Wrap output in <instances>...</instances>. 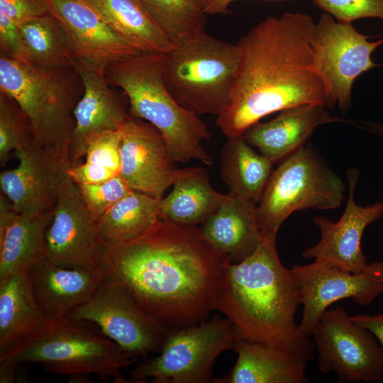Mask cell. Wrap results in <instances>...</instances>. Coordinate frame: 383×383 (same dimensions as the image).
<instances>
[{
    "mask_svg": "<svg viewBox=\"0 0 383 383\" xmlns=\"http://www.w3.org/2000/svg\"><path fill=\"white\" fill-rule=\"evenodd\" d=\"M227 258L201 228L163 218L130 241L103 243L100 266L167 328L195 326L215 311Z\"/></svg>",
    "mask_w": 383,
    "mask_h": 383,
    "instance_id": "obj_1",
    "label": "cell"
},
{
    "mask_svg": "<svg viewBox=\"0 0 383 383\" xmlns=\"http://www.w3.org/2000/svg\"><path fill=\"white\" fill-rule=\"evenodd\" d=\"M240 65L229 101L216 123L241 136L274 112L301 104L333 107L316 59V23L306 13L268 16L236 43Z\"/></svg>",
    "mask_w": 383,
    "mask_h": 383,
    "instance_id": "obj_2",
    "label": "cell"
},
{
    "mask_svg": "<svg viewBox=\"0 0 383 383\" xmlns=\"http://www.w3.org/2000/svg\"><path fill=\"white\" fill-rule=\"evenodd\" d=\"M300 304L296 279L279 257L277 235H264L243 261H225L215 311L231 321L239 338L313 360L314 343L295 321Z\"/></svg>",
    "mask_w": 383,
    "mask_h": 383,
    "instance_id": "obj_3",
    "label": "cell"
},
{
    "mask_svg": "<svg viewBox=\"0 0 383 383\" xmlns=\"http://www.w3.org/2000/svg\"><path fill=\"white\" fill-rule=\"evenodd\" d=\"M163 54H140L115 62L107 67L106 79L127 95L131 116L146 121L160 132L175 162L197 160L211 165L201 144L211 140V133L199 116L182 106L165 87Z\"/></svg>",
    "mask_w": 383,
    "mask_h": 383,
    "instance_id": "obj_4",
    "label": "cell"
},
{
    "mask_svg": "<svg viewBox=\"0 0 383 383\" xmlns=\"http://www.w3.org/2000/svg\"><path fill=\"white\" fill-rule=\"evenodd\" d=\"M0 91L26 115L36 141L68 167L73 111L84 91L74 67L45 68L0 55Z\"/></svg>",
    "mask_w": 383,
    "mask_h": 383,
    "instance_id": "obj_5",
    "label": "cell"
},
{
    "mask_svg": "<svg viewBox=\"0 0 383 383\" xmlns=\"http://www.w3.org/2000/svg\"><path fill=\"white\" fill-rule=\"evenodd\" d=\"M93 325L68 317L48 320L41 329L0 358V362L36 363L48 372L72 379L83 380L94 374L104 381L130 382L121 370L137 357Z\"/></svg>",
    "mask_w": 383,
    "mask_h": 383,
    "instance_id": "obj_6",
    "label": "cell"
},
{
    "mask_svg": "<svg viewBox=\"0 0 383 383\" xmlns=\"http://www.w3.org/2000/svg\"><path fill=\"white\" fill-rule=\"evenodd\" d=\"M240 55L237 44L205 30L180 35L163 54L165 87L184 109L198 115L218 116L228 104Z\"/></svg>",
    "mask_w": 383,
    "mask_h": 383,
    "instance_id": "obj_7",
    "label": "cell"
},
{
    "mask_svg": "<svg viewBox=\"0 0 383 383\" xmlns=\"http://www.w3.org/2000/svg\"><path fill=\"white\" fill-rule=\"evenodd\" d=\"M345 184L315 149L304 145L273 170L257 206L262 235H277L294 211L335 209L344 200Z\"/></svg>",
    "mask_w": 383,
    "mask_h": 383,
    "instance_id": "obj_8",
    "label": "cell"
},
{
    "mask_svg": "<svg viewBox=\"0 0 383 383\" xmlns=\"http://www.w3.org/2000/svg\"><path fill=\"white\" fill-rule=\"evenodd\" d=\"M158 355L139 362L131 371L132 382H213L217 357L233 348L238 337L231 321L218 313L202 323L170 328Z\"/></svg>",
    "mask_w": 383,
    "mask_h": 383,
    "instance_id": "obj_9",
    "label": "cell"
},
{
    "mask_svg": "<svg viewBox=\"0 0 383 383\" xmlns=\"http://www.w3.org/2000/svg\"><path fill=\"white\" fill-rule=\"evenodd\" d=\"M312 336L321 372L335 373L340 383L382 381L383 355L377 339L353 321L344 308L327 309Z\"/></svg>",
    "mask_w": 383,
    "mask_h": 383,
    "instance_id": "obj_10",
    "label": "cell"
},
{
    "mask_svg": "<svg viewBox=\"0 0 383 383\" xmlns=\"http://www.w3.org/2000/svg\"><path fill=\"white\" fill-rule=\"evenodd\" d=\"M67 317L94 323L136 357L159 352L167 331L145 312L123 286L106 277L91 298Z\"/></svg>",
    "mask_w": 383,
    "mask_h": 383,
    "instance_id": "obj_11",
    "label": "cell"
},
{
    "mask_svg": "<svg viewBox=\"0 0 383 383\" xmlns=\"http://www.w3.org/2000/svg\"><path fill=\"white\" fill-rule=\"evenodd\" d=\"M291 270L299 286L303 314L300 331L311 336L324 312L333 303L352 299L366 306L383 294V262L368 264L359 272L314 260L294 265Z\"/></svg>",
    "mask_w": 383,
    "mask_h": 383,
    "instance_id": "obj_12",
    "label": "cell"
},
{
    "mask_svg": "<svg viewBox=\"0 0 383 383\" xmlns=\"http://www.w3.org/2000/svg\"><path fill=\"white\" fill-rule=\"evenodd\" d=\"M352 23L338 21L328 13L316 23V50L318 67L324 77L332 101L345 113L351 106L352 88L363 72L379 65L371 57L383 38L369 41Z\"/></svg>",
    "mask_w": 383,
    "mask_h": 383,
    "instance_id": "obj_13",
    "label": "cell"
},
{
    "mask_svg": "<svg viewBox=\"0 0 383 383\" xmlns=\"http://www.w3.org/2000/svg\"><path fill=\"white\" fill-rule=\"evenodd\" d=\"M47 259L69 267L100 266L104 242L78 185L66 172L62 179L46 232Z\"/></svg>",
    "mask_w": 383,
    "mask_h": 383,
    "instance_id": "obj_14",
    "label": "cell"
},
{
    "mask_svg": "<svg viewBox=\"0 0 383 383\" xmlns=\"http://www.w3.org/2000/svg\"><path fill=\"white\" fill-rule=\"evenodd\" d=\"M48 11L61 23L74 61L105 75L111 64L141 54L126 43L88 0H45Z\"/></svg>",
    "mask_w": 383,
    "mask_h": 383,
    "instance_id": "obj_15",
    "label": "cell"
},
{
    "mask_svg": "<svg viewBox=\"0 0 383 383\" xmlns=\"http://www.w3.org/2000/svg\"><path fill=\"white\" fill-rule=\"evenodd\" d=\"M120 131L119 176L133 191L160 200L179 172L165 138L152 124L132 116Z\"/></svg>",
    "mask_w": 383,
    "mask_h": 383,
    "instance_id": "obj_16",
    "label": "cell"
},
{
    "mask_svg": "<svg viewBox=\"0 0 383 383\" xmlns=\"http://www.w3.org/2000/svg\"><path fill=\"white\" fill-rule=\"evenodd\" d=\"M359 175L356 168L347 171L348 199L339 221L333 222L323 216L313 219L320 230L321 238L315 245L304 250L303 257L313 258L352 272L367 268V258L362 252L361 240L365 228L383 216V202L365 206L355 203L354 194Z\"/></svg>",
    "mask_w": 383,
    "mask_h": 383,
    "instance_id": "obj_17",
    "label": "cell"
},
{
    "mask_svg": "<svg viewBox=\"0 0 383 383\" xmlns=\"http://www.w3.org/2000/svg\"><path fill=\"white\" fill-rule=\"evenodd\" d=\"M14 154L18 165L1 172V192L19 213L52 211L66 165L35 139Z\"/></svg>",
    "mask_w": 383,
    "mask_h": 383,
    "instance_id": "obj_18",
    "label": "cell"
},
{
    "mask_svg": "<svg viewBox=\"0 0 383 383\" xmlns=\"http://www.w3.org/2000/svg\"><path fill=\"white\" fill-rule=\"evenodd\" d=\"M84 91L74 111V128L70 146L68 167L79 163L89 143L96 135L118 131L130 118L124 106L110 89L105 75L73 61Z\"/></svg>",
    "mask_w": 383,
    "mask_h": 383,
    "instance_id": "obj_19",
    "label": "cell"
},
{
    "mask_svg": "<svg viewBox=\"0 0 383 383\" xmlns=\"http://www.w3.org/2000/svg\"><path fill=\"white\" fill-rule=\"evenodd\" d=\"M29 276L35 296L48 320L67 317L91 298L106 277L101 266L69 267L48 259L34 266Z\"/></svg>",
    "mask_w": 383,
    "mask_h": 383,
    "instance_id": "obj_20",
    "label": "cell"
},
{
    "mask_svg": "<svg viewBox=\"0 0 383 383\" xmlns=\"http://www.w3.org/2000/svg\"><path fill=\"white\" fill-rule=\"evenodd\" d=\"M279 112L267 122L252 125L241 135L274 164L305 145L318 126L346 122V119L331 116L326 106L319 104H301Z\"/></svg>",
    "mask_w": 383,
    "mask_h": 383,
    "instance_id": "obj_21",
    "label": "cell"
},
{
    "mask_svg": "<svg viewBox=\"0 0 383 383\" xmlns=\"http://www.w3.org/2000/svg\"><path fill=\"white\" fill-rule=\"evenodd\" d=\"M200 228L207 240L231 263L252 255L263 238L256 203L231 193L226 194Z\"/></svg>",
    "mask_w": 383,
    "mask_h": 383,
    "instance_id": "obj_22",
    "label": "cell"
},
{
    "mask_svg": "<svg viewBox=\"0 0 383 383\" xmlns=\"http://www.w3.org/2000/svg\"><path fill=\"white\" fill-rule=\"evenodd\" d=\"M238 360L214 383H306V360L278 348L238 338Z\"/></svg>",
    "mask_w": 383,
    "mask_h": 383,
    "instance_id": "obj_23",
    "label": "cell"
},
{
    "mask_svg": "<svg viewBox=\"0 0 383 383\" xmlns=\"http://www.w3.org/2000/svg\"><path fill=\"white\" fill-rule=\"evenodd\" d=\"M47 321L35 296L29 272L0 283V358L41 329Z\"/></svg>",
    "mask_w": 383,
    "mask_h": 383,
    "instance_id": "obj_24",
    "label": "cell"
},
{
    "mask_svg": "<svg viewBox=\"0 0 383 383\" xmlns=\"http://www.w3.org/2000/svg\"><path fill=\"white\" fill-rule=\"evenodd\" d=\"M52 214L18 213L0 233V283L47 259L46 232Z\"/></svg>",
    "mask_w": 383,
    "mask_h": 383,
    "instance_id": "obj_25",
    "label": "cell"
},
{
    "mask_svg": "<svg viewBox=\"0 0 383 383\" xmlns=\"http://www.w3.org/2000/svg\"><path fill=\"white\" fill-rule=\"evenodd\" d=\"M172 186V192L160 201V218L182 225L202 224L226 196L213 189L201 167L179 170Z\"/></svg>",
    "mask_w": 383,
    "mask_h": 383,
    "instance_id": "obj_26",
    "label": "cell"
},
{
    "mask_svg": "<svg viewBox=\"0 0 383 383\" xmlns=\"http://www.w3.org/2000/svg\"><path fill=\"white\" fill-rule=\"evenodd\" d=\"M113 30L141 54L166 53L172 43L138 0H88Z\"/></svg>",
    "mask_w": 383,
    "mask_h": 383,
    "instance_id": "obj_27",
    "label": "cell"
},
{
    "mask_svg": "<svg viewBox=\"0 0 383 383\" xmlns=\"http://www.w3.org/2000/svg\"><path fill=\"white\" fill-rule=\"evenodd\" d=\"M274 163L242 136L228 138L220 154V172L228 193L259 202Z\"/></svg>",
    "mask_w": 383,
    "mask_h": 383,
    "instance_id": "obj_28",
    "label": "cell"
},
{
    "mask_svg": "<svg viewBox=\"0 0 383 383\" xmlns=\"http://www.w3.org/2000/svg\"><path fill=\"white\" fill-rule=\"evenodd\" d=\"M160 201L142 192L131 191L97 220L102 241L119 243L140 236L160 218Z\"/></svg>",
    "mask_w": 383,
    "mask_h": 383,
    "instance_id": "obj_29",
    "label": "cell"
},
{
    "mask_svg": "<svg viewBox=\"0 0 383 383\" xmlns=\"http://www.w3.org/2000/svg\"><path fill=\"white\" fill-rule=\"evenodd\" d=\"M20 28L29 62L45 68L72 65L74 56L67 33L50 12L23 22Z\"/></svg>",
    "mask_w": 383,
    "mask_h": 383,
    "instance_id": "obj_30",
    "label": "cell"
},
{
    "mask_svg": "<svg viewBox=\"0 0 383 383\" xmlns=\"http://www.w3.org/2000/svg\"><path fill=\"white\" fill-rule=\"evenodd\" d=\"M172 43L182 35L204 30L206 13L192 0H138Z\"/></svg>",
    "mask_w": 383,
    "mask_h": 383,
    "instance_id": "obj_31",
    "label": "cell"
},
{
    "mask_svg": "<svg viewBox=\"0 0 383 383\" xmlns=\"http://www.w3.org/2000/svg\"><path fill=\"white\" fill-rule=\"evenodd\" d=\"M26 115L16 101L0 91V163L4 166L10 153L35 140Z\"/></svg>",
    "mask_w": 383,
    "mask_h": 383,
    "instance_id": "obj_32",
    "label": "cell"
},
{
    "mask_svg": "<svg viewBox=\"0 0 383 383\" xmlns=\"http://www.w3.org/2000/svg\"><path fill=\"white\" fill-rule=\"evenodd\" d=\"M78 187L89 211L96 221L113 204L133 191L119 175L101 183Z\"/></svg>",
    "mask_w": 383,
    "mask_h": 383,
    "instance_id": "obj_33",
    "label": "cell"
},
{
    "mask_svg": "<svg viewBox=\"0 0 383 383\" xmlns=\"http://www.w3.org/2000/svg\"><path fill=\"white\" fill-rule=\"evenodd\" d=\"M338 21L352 23L365 18L383 20V0H312Z\"/></svg>",
    "mask_w": 383,
    "mask_h": 383,
    "instance_id": "obj_34",
    "label": "cell"
},
{
    "mask_svg": "<svg viewBox=\"0 0 383 383\" xmlns=\"http://www.w3.org/2000/svg\"><path fill=\"white\" fill-rule=\"evenodd\" d=\"M120 130L104 132L88 144L85 162L108 167L118 174L121 166Z\"/></svg>",
    "mask_w": 383,
    "mask_h": 383,
    "instance_id": "obj_35",
    "label": "cell"
},
{
    "mask_svg": "<svg viewBox=\"0 0 383 383\" xmlns=\"http://www.w3.org/2000/svg\"><path fill=\"white\" fill-rule=\"evenodd\" d=\"M0 55L23 62H29L20 26L0 16Z\"/></svg>",
    "mask_w": 383,
    "mask_h": 383,
    "instance_id": "obj_36",
    "label": "cell"
},
{
    "mask_svg": "<svg viewBox=\"0 0 383 383\" xmlns=\"http://www.w3.org/2000/svg\"><path fill=\"white\" fill-rule=\"evenodd\" d=\"M49 13L45 0H0V16L19 26L25 21Z\"/></svg>",
    "mask_w": 383,
    "mask_h": 383,
    "instance_id": "obj_37",
    "label": "cell"
},
{
    "mask_svg": "<svg viewBox=\"0 0 383 383\" xmlns=\"http://www.w3.org/2000/svg\"><path fill=\"white\" fill-rule=\"evenodd\" d=\"M65 170L77 185L98 184L119 175L111 169L87 162L67 167Z\"/></svg>",
    "mask_w": 383,
    "mask_h": 383,
    "instance_id": "obj_38",
    "label": "cell"
},
{
    "mask_svg": "<svg viewBox=\"0 0 383 383\" xmlns=\"http://www.w3.org/2000/svg\"><path fill=\"white\" fill-rule=\"evenodd\" d=\"M355 323L371 331L377 339L383 355V312L375 315L356 314L350 316Z\"/></svg>",
    "mask_w": 383,
    "mask_h": 383,
    "instance_id": "obj_39",
    "label": "cell"
},
{
    "mask_svg": "<svg viewBox=\"0 0 383 383\" xmlns=\"http://www.w3.org/2000/svg\"><path fill=\"white\" fill-rule=\"evenodd\" d=\"M238 0H211L203 8L206 14H226L229 12L228 6ZM269 1H286V0H269Z\"/></svg>",
    "mask_w": 383,
    "mask_h": 383,
    "instance_id": "obj_40",
    "label": "cell"
},
{
    "mask_svg": "<svg viewBox=\"0 0 383 383\" xmlns=\"http://www.w3.org/2000/svg\"><path fill=\"white\" fill-rule=\"evenodd\" d=\"M351 124L371 134L383 137V124L377 122L353 120Z\"/></svg>",
    "mask_w": 383,
    "mask_h": 383,
    "instance_id": "obj_41",
    "label": "cell"
},
{
    "mask_svg": "<svg viewBox=\"0 0 383 383\" xmlns=\"http://www.w3.org/2000/svg\"><path fill=\"white\" fill-rule=\"evenodd\" d=\"M197 6H199L202 10L204 6L211 0H192Z\"/></svg>",
    "mask_w": 383,
    "mask_h": 383,
    "instance_id": "obj_42",
    "label": "cell"
}]
</instances>
